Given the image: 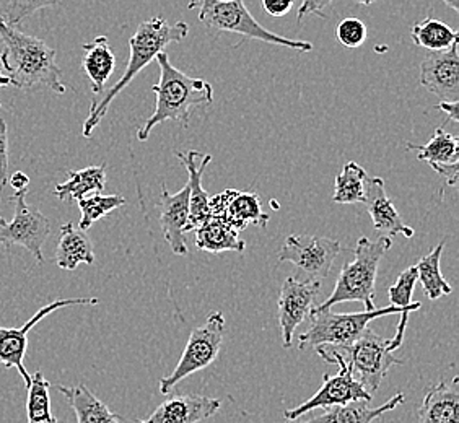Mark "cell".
Returning a JSON list of instances; mask_svg holds the SVG:
<instances>
[{
  "label": "cell",
  "instance_id": "obj_1",
  "mask_svg": "<svg viewBox=\"0 0 459 423\" xmlns=\"http://www.w3.org/2000/svg\"><path fill=\"white\" fill-rule=\"evenodd\" d=\"M0 39L4 51L0 61L9 72L10 85L25 91L31 90H53L59 95L65 93L62 83L61 69L56 64V51L36 36L9 27L0 17Z\"/></svg>",
  "mask_w": 459,
  "mask_h": 423
},
{
  "label": "cell",
  "instance_id": "obj_2",
  "mask_svg": "<svg viewBox=\"0 0 459 423\" xmlns=\"http://www.w3.org/2000/svg\"><path fill=\"white\" fill-rule=\"evenodd\" d=\"M187 33H189V25L186 22H177L171 25L163 17H153L142 22L137 27V31L129 39L131 56L121 79L108 90L101 99H93L89 117L83 124V131H82L83 137L89 139L98 124L101 123V119L107 116L108 109L115 101V98L126 87L131 85V82L141 73L142 69L155 61L157 56L163 53L167 46L171 43H181Z\"/></svg>",
  "mask_w": 459,
  "mask_h": 423
},
{
  "label": "cell",
  "instance_id": "obj_3",
  "mask_svg": "<svg viewBox=\"0 0 459 423\" xmlns=\"http://www.w3.org/2000/svg\"><path fill=\"white\" fill-rule=\"evenodd\" d=\"M155 61L160 67V82L152 90L157 95V105L153 115L137 133L141 142L147 141L153 127L165 121H177L187 129L191 109L195 106L211 105L213 99L212 85L177 69L165 51L160 53Z\"/></svg>",
  "mask_w": 459,
  "mask_h": 423
},
{
  "label": "cell",
  "instance_id": "obj_4",
  "mask_svg": "<svg viewBox=\"0 0 459 423\" xmlns=\"http://www.w3.org/2000/svg\"><path fill=\"white\" fill-rule=\"evenodd\" d=\"M393 241L389 237H383L371 241L367 237L357 241L352 263H347L337 277L334 290L325 303L315 308L331 309L339 303L359 301L367 311L377 309L375 306V283L378 275L381 259L389 251Z\"/></svg>",
  "mask_w": 459,
  "mask_h": 423
},
{
  "label": "cell",
  "instance_id": "obj_5",
  "mask_svg": "<svg viewBox=\"0 0 459 423\" xmlns=\"http://www.w3.org/2000/svg\"><path fill=\"white\" fill-rule=\"evenodd\" d=\"M420 301H415L414 306L411 308H398L389 305L386 308L371 309V311H360V313H334L333 309L313 308L309 311V324L307 332H303L299 339L300 350L308 349H319V347H331L339 349L345 345L352 344L353 341L368 329L371 321L388 315H403V313H412L420 309Z\"/></svg>",
  "mask_w": 459,
  "mask_h": 423
},
{
  "label": "cell",
  "instance_id": "obj_6",
  "mask_svg": "<svg viewBox=\"0 0 459 423\" xmlns=\"http://www.w3.org/2000/svg\"><path fill=\"white\" fill-rule=\"evenodd\" d=\"M189 9H199V20L209 30L237 33L245 36L247 39H257L267 45L283 46L301 53L313 51V45L309 41L275 35L273 31L261 27L255 17L247 12L243 0H189Z\"/></svg>",
  "mask_w": 459,
  "mask_h": 423
},
{
  "label": "cell",
  "instance_id": "obj_7",
  "mask_svg": "<svg viewBox=\"0 0 459 423\" xmlns=\"http://www.w3.org/2000/svg\"><path fill=\"white\" fill-rule=\"evenodd\" d=\"M333 350L341 355V358L352 371L353 378L357 379L371 396L380 388L381 381L388 375L389 368L394 365H403V362L394 357L393 341L381 337L371 329H367L360 337L353 341L352 344Z\"/></svg>",
  "mask_w": 459,
  "mask_h": 423
},
{
  "label": "cell",
  "instance_id": "obj_8",
  "mask_svg": "<svg viewBox=\"0 0 459 423\" xmlns=\"http://www.w3.org/2000/svg\"><path fill=\"white\" fill-rule=\"evenodd\" d=\"M225 317L221 313H212L203 326L195 327L189 335L183 355L171 375L160 379V393L169 394L183 379L211 367L223 344Z\"/></svg>",
  "mask_w": 459,
  "mask_h": 423
},
{
  "label": "cell",
  "instance_id": "obj_9",
  "mask_svg": "<svg viewBox=\"0 0 459 423\" xmlns=\"http://www.w3.org/2000/svg\"><path fill=\"white\" fill-rule=\"evenodd\" d=\"M319 357H323L327 363H333L339 367L337 375H325L323 378V386L319 388L318 393L313 397H309L307 402H303L295 409H289L283 412V417L287 419V422L299 420L300 417L308 414L311 410L316 409H327V407L342 406L347 402L353 401H368L371 402L370 393H367L362 388V384L353 378L352 371L347 367V363L341 358L339 353L334 352L333 349L327 347H319L316 349Z\"/></svg>",
  "mask_w": 459,
  "mask_h": 423
},
{
  "label": "cell",
  "instance_id": "obj_10",
  "mask_svg": "<svg viewBox=\"0 0 459 423\" xmlns=\"http://www.w3.org/2000/svg\"><path fill=\"white\" fill-rule=\"evenodd\" d=\"M27 195L28 189L13 193L10 197L15 203V217L10 223L0 217V243H4L7 249L25 247L35 256L38 264H43V246L51 233V221L27 203Z\"/></svg>",
  "mask_w": 459,
  "mask_h": 423
},
{
  "label": "cell",
  "instance_id": "obj_11",
  "mask_svg": "<svg viewBox=\"0 0 459 423\" xmlns=\"http://www.w3.org/2000/svg\"><path fill=\"white\" fill-rule=\"evenodd\" d=\"M339 253L341 243L337 239L291 235L285 241L277 259L279 263L297 265L301 272L308 275V281L321 282L331 272Z\"/></svg>",
  "mask_w": 459,
  "mask_h": 423
},
{
  "label": "cell",
  "instance_id": "obj_12",
  "mask_svg": "<svg viewBox=\"0 0 459 423\" xmlns=\"http://www.w3.org/2000/svg\"><path fill=\"white\" fill-rule=\"evenodd\" d=\"M98 303H100L98 298H65V300L62 298V300H56L43 306L22 327L0 326V367H4L7 370L15 368L20 373L22 379L25 381V386H28L31 383V375L25 368L23 360L27 355L30 331L57 309L67 308V306H93Z\"/></svg>",
  "mask_w": 459,
  "mask_h": 423
},
{
  "label": "cell",
  "instance_id": "obj_13",
  "mask_svg": "<svg viewBox=\"0 0 459 423\" xmlns=\"http://www.w3.org/2000/svg\"><path fill=\"white\" fill-rule=\"evenodd\" d=\"M319 291V281H299L295 277H289L283 282L277 300V311L285 349H290L295 329L300 326L309 316V311L315 308Z\"/></svg>",
  "mask_w": 459,
  "mask_h": 423
},
{
  "label": "cell",
  "instance_id": "obj_14",
  "mask_svg": "<svg viewBox=\"0 0 459 423\" xmlns=\"http://www.w3.org/2000/svg\"><path fill=\"white\" fill-rule=\"evenodd\" d=\"M211 215H217L237 231L247 229L249 225L265 229L271 217L265 213L261 197L256 193H239L237 189H225L211 199Z\"/></svg>",
  "mask_w": 459,
  "mask_h": 423
},
{
  "label": "cell",
  "instance_id": "obj_15",
  "mask_svg": "<svg viewBox=\"0 0 459 423\" xmlns=\"http://www.w3.org/2000/svg\"><path fill=\"white\" fill-rule=\"evenodd\" d=\"M419 82L442 101H458L459 54L458 43L450 49L432 53L420 64Z\"/></svg>",
  "mask_w": 459,
  "mask_h": 423
},
{
  "label": "cell",
  "instance_id": "obj_16",
  "mask_svg": "<svg viewBox=\"0 0 459 423\" xmlns=\"http://www.w3.org/2000/svg\"><path fill=\"white\" fill-rule=\"evenodd\" d=\"M221 402L215 397L179 394L165 399L151 417L135 423H199L221 410Z\"/></svg>",
  "mask_w": 459,
  "mask_h": 423
},
{
  "label": "cell",
  "instance_id": "obj_17",
  "mask_svg": "<svg viewBox=\"0 0 459 423\" xmlns=\"http://www.w3.org/2000/svg\"><path fill=\"white\" fill-rule=\"evenodd\" d=\"M160 227L165 235L173 255L186 256V227L189 221V185L186 183L181 191L169 193L167 185H161L160 197Z\"/></svg>",
  "mask_w": 459,
  "mask_h": 423
},
{
  "label": "cell",
  "instance_id": "obj_18",
  "mask_svg": "<svg viewBox=\"0 0 459 423\" xmlns=\"http://www.w3.org/2000/svg\"><path fill=\"white\" fill-rule=\"evenodd\" d=\"M363 203L367 205V211L370 213L373 227L377 231H383L388 235H404L406 238L414 237V229L406 225L394 205L391 203L385 181L378 177H365V199Z\"/></svg>",
  "mask_w": 459,
  "mask_h": 423
},
{
  "label": "cell",
  "instance_id": "obj_19",
  "mask_svg": "<svg viewBox=\"0 0 459 423\" xmlns=\"http://www.w3.org/2000/svg\"><path fill=\"white\" fill-rule=\"evenodd\" d=\"M175 155L181 160V163L185 165L187 173H189V221L186 227L187 231H195L201 223H203L209 215H211V197L205 193L203 186V175L205 168L209 167V163L212 161V155H201L199 151H175Z\"/></svg>",
  "mask_w": 459,
  "mask_h": 423
},
{
  "label": "cell",
  "instance_id": "obj_20",
  "mask_svg": "<svg viewBox=\"0 0 459 423\" xmlns=\"http://www.w3.org/2000/svg\"><path fill=\"white\" fill-rule=\"evenodd\" d=\"M420 423H459V378L433 386L419 409Z\"/></svg>",
  "mask_w": 459,
  "mask_h": 423
},
{
  "label": "cell",
  "instance_id": "obj_21",
  "mask_svg": "<svg viewBox=\"0 0 459 423\" xmlns=\"http://www.w3.org/2000/svg\"><path fill=\"white\" fill-rule=\"evenodd\" d=\"M404 399H406L404 394L399 393L380 407H371L368 401H353L342 406L327 407L323 414L316 415L309 420H303V422L293 420L287 423H371L380 419L381 415L388 414L401 406Z\"/></svg>",
  "mask_w": 459,
  "mask_h": 423
},
{
  "label": "cell",
  "instance_id": "obj_22",
  "mask_svg": "<svg viewBox=\"0 0 459 423\" xmlns=\"http://www.w3.org/2000/svg\"><path fill=\"white\" fill-rule=\"evenodd\" d=\"M95 263L93 243L89 235L74 223H65L61 227V238L56 249V264L62 271H75L80 264L91 265Z\"/></svg>",
  "mask_w": 459,
  "mask_h": 423
},
{
  "label": "cell",
  "instance_id": "obj_23",
  "mask_svg": "<svg viewBox=\"0 0 459 423\" xmlns=\"http://www.w3.org/2000/svg\"><path fill=\"white\" fill-rule=\"evenodd\" d=\"M195 231V246L207 253H243L247 249V243L238 238V231L217 215H209Z\"/></svg>",
  "mask_w": 459,
  "mask_h": 423
},
{
  "label": "cell",
  "instance_id": "obj_24",
  "mask_svg": "<svg viewBox=\"0 0 459 423\" xmlns=\"http://www.w3.org/2000/svg\"><path fill=\"white\" fill-rule=\"evenodd\" d=\"M56 389L65 397L67 404L77 415V423H123L121 417L116 415L109 407L100 401L87 386H56Z\"/></svg>",
  "mask_w": 459,
  "mask_h": 423
},
{
  "label": "cell",
  "instance_id": "obj_25",
  "mask_svg": "<svg viewBox=\"0 0 459 423\" xmlns=\"http://www.w3.org/2000/svg\"><path fill=\"white\" fill-rule=\"evenodd\" d=\"M83 71L91 82V91L95 95L103 93L108 80L116 69V56L109 46L107 36H98L91 43L83 45Z\"/></svg>",
  "mask_w": 459,
  "mask_h": 423
},
{
  "label": "cell",
  "instance_id": "obj_26",
  "mask_svg": "<svg viewBox=\"0 0 459 423\" xmlns=\"http://www.w3.org/2000/svg\"><path fill=\"white\" fill-rule=\"evenodd\" d=\"M69 179L56 186L54 195L59 201H80L90 194H100L107 186V165L89 167L80 171H67Z\"/></svg>",
  "mask_w": 459,
  "mask_h": 423
},
{
  "label": "cell",
  "instance_id": "obj_27",
  "mask_svg": "<svg viewBox=\"0 0 459 423\" xmlns=\"http://www.w3.org/2000/svg\"><path fill=\"white\" fill-rule=\"evenodd\" d=\"M411 38L415 46L429 49L432 53H440L458 43V31L438 18L427 17L424 22L415 23Z\"/></svg>",
  "mask_w": 459,
  "mask_h": 423
},
{
  "label": "cell",
  "instance_id": "obj_28",
  "mask_svg": "<svg viewBox=\"0 0 459 423\" xmlns=\"http://www.w3.org/2000/svg\"><path fill=\"white\" fill-rule=\"evenodd\" d=\"M443 247H445V243L442 241L415 265V269H417V282H420L425 295L430 300H438V298H442L445 295H450L451 291H453L450 283L443 277L442 269H440Z\"/></svg>",
  "mask_w": 459,
  "mask_h": 423
},
{
  "label": "cell",
  "instance_id": "obj_29",
  "mask_svg": "<svg viewBox=\"0 0 459 423\" xmlns=\"http://www.w3.org/2000/svg\"><path fill=\"white\" fill-rule=\"evenodd\" d=\"M407 151H417V159L427 161L429 165H448L459 161V141L453 134H448L442 127L435 129L432 139L427 145L407 143Z\"/></svg>",
  "mask_w": 459,
  "mask_h": 423
},
{
  "label": "cell",
  "instance_id": "obj_30",
  "mask_svg": "<svg viewBox=\"0 0 459 423\" xmlns=\"http://www.w3.org/2000/svg\"><path fill=\"white\" fill-rule=\"evenodd\" d=\"M49 389L51 383L45 378L43 371H36L27 386V423H59L51 412Z\"/></svg>",
  "mask_w": 459,
  "mask_h": 423
},
{
  "label": "cell",
  "instance_id": "obj_31",
  "mask_svg": "<svg viewBox=\"0 0 459 423\" xmlns=\"http://www.w3.org/2000/svg\"><path fill=\"white\" fill-rule=\"evenodd\" d=\"M368 177L365 168L355 161H347L342 171L337 175L333 203H359L365 199V177Z\"/></svg>",
  "mask_w": 459,
  "mask_h": 423
},
{
  "label": "cell",
  "instance_id": "obj_32",
  "mask_svg": "<svg viewBox=\"0 0 459 423\" xmlns=\"http://www.w3.org/2000/svg\"><path fill=\"white\" fill-rule=\"evenodd\" d=\"M77 203L82 212L77 229L87 231L95 221L101 220L103 217H107L108 213L126 205V199L123 195L117 194H90L77 201Z\"/></svg>",
  "mask_w": 459,
  "mask_h": 423
},
{
  "label": "cell",
  "instance_id": "obj_33",
  "mask_svg": "<svg viewBox=\"0 0 459 423\" xmlns=\"http://www.w3.org/2000/svg\"><path fill=\"white\" fill-rule=\"evenodd\" d=\"M62 0H10L5 17L2 18L9 27H18L23 20L31 17L38 10L61 5Z\"/></svg>",
  "mask_w": 459,
  "mask_h": 423
},
{
  "label": "cell",
  "instance_id": "obj_34",
  "mask_svg": "<svg viewBox=\"0 0 459 423\" xmlns=\"http://www.w3.org/2000/svg\"><path fill=\"white\" fill-rule=\"evenodd\" d=\"M415 283H417V269L415 265H411L406 271L401 272L394 285L389 287L388 297L391 305L404 309L414 306L412 293H414Z\"/></svg>",
  "mask_w": 459,
  "mask_h": 423
},
{
  "label": "cell",
  "instance_id": "obj_35",
  "mask_svg": "<svg viewBox=\"0 0 459 423\" xmlns=\"http://www.w3.org/2000/svg\"><path fill=\"white\" fill-rule=\"evenodd\" d=\"M336 36L337 41L344 47L355 49V47H360L367 41L368 30L365 27L362 20L349 17L341 20V23L337 25Z\"/></svg>",
  "mask_w": 459,
  "mask_h": 423
},
{
  "label": "cell",
  "instance_id": "obj_36",
  "mask_svg": "<svg viewBox=\"0 0 459 423\" xmlns=\"http://www.w3.org/2000/svg\"><path fill=\"white\" fill-rule=\"evenodd\" d=\"M9 181V127L0 119V193Z\"/></svg>",
  "mask_w": 459,
  "mask_h": 423
},
{
  "label": "cell",
  "instance_id": "obj_37",
  "mask_svg": "<svg viewBox=\"0 0 459 423\" xmlns=\"http://www.w3.org/2000/svg\"><path fill=\"white\" fill-rule=\"evenodd\" d=\"M334 0H303L297 13V20L301 22L309 13H316L321 18H326V10L331 9Z\"/></svg>",
  "mask_w": 459,
  "mask_h": 423
},
{
  "label": "cell",
  "instance_id": "obj_38",
  "mask_svg": "<svg viewBox=\"0 0 459 423\" xmlns=\"http://www.w3.org/2000/svg\"><path fill=\"white\" fill-rule=\"evenodd\" d=\"M293 2L295 0H263V9L271 17H285L293 9Z\"/></svg>",
  "mask_w": 459,
  "mask_h": 423
},
{
  "label": "cell",
  "instance_id": "obj_39",
  "mask_svg": "<svg viewBox=\"0 0 459 423\" xmlns=\"http://www.w3.org/2000/svg\"><path fill=\"white\" fill-rule=\"evenodd\" d=\"M430 167L433 168V171H435V173H438L440 177H445V179H446V185H458L459 163H448V165H437V163H432Z\"/></svg>",
  "mask_w": 459,
  "mask_h": 423
},
{
  "label": "cell",
  "instance_id": "obj_40",
  "mask_svg": "<svg viewBox=\"0 0 459 423\" xmlns=\"http://www.w3.org/2000/svg\"><path fill=\"white\" fill-rule=\"evenodd\" d=\"M7 183L15 189V193H20V191H27L28 186H30V177L23 171H15L13 175H9Z\"/></svg>",
  "mask_w": 459,
  "mask_h": 423
},
{
  "label": "cell",
  "instance_id": "obj_41",
  "mask_svg": "<svg viewBox=\"0 0 459 423\" xmlns=\"http://www.w3.org/2000/svg\"><path fill=\"white\" fill-rule=\"evenodd\" d=\"M438 109H442L443 113L450 117L453 123H459L458 101H440Z\"/></svg>",
  "mask_w": 459,
  "mask_h": 423
},
{
  "label": "cell",
  "instance_id": "obj_42",
  "mask_svg": "<svg viewBox=\"0 0 459 423\" xmlns=\"http://www.w3.org/2000/svg\"><path fill=\"white\" fill-rule=\"evenodd\" d=\"M4 87H10V79L7 75H4V72L0 71V89H4Z\"/></svg>",
  "mask_w": 459,
  "mask_h": 423
},
{
  "label": "cell",
  "instance_id": "obj_43",
  "mask_svg": "<svg viewBox=\"0 0 459 423\" xmlns=\"http://www.w3.org/2000/svg\"><path fill=\"white\" fill-rule=\"evenodd\" d=\"M451 10H455V12H459V0H443Z\"/></svg>",
  "mask_w": 459,
  "mask_h": 423
},
{
  "label": "cell",
  "instance_id": "obj_44",
  "mask_svg": "<svg viewBox=\"0 0 459 423\" xmlns=\"http://www.w3.org/2000/svg\"><path fill=\"white\" fill-rule=\"evenodd\" d=\"M355 2H359V4H362L365 7H368V5H371V4L377 2V0H355Z\"/></svg>",
  "mask_w": 459,
  "mask_h": 423
},
{
  "label": "cell",
  "instance_id": "obj_45",
  "mask_svg": "<svg viewBox=\"0 0 459 423\" xmlns=\"http://www.w3.org/2000/svg\"><path fill=\"white\" fill-rule=\"evenodd\" d=\"M217 2H230V0H217Z\"/></svg>",
  "mask_w": 459,
  "mask_h": 423
}]
</instances>
